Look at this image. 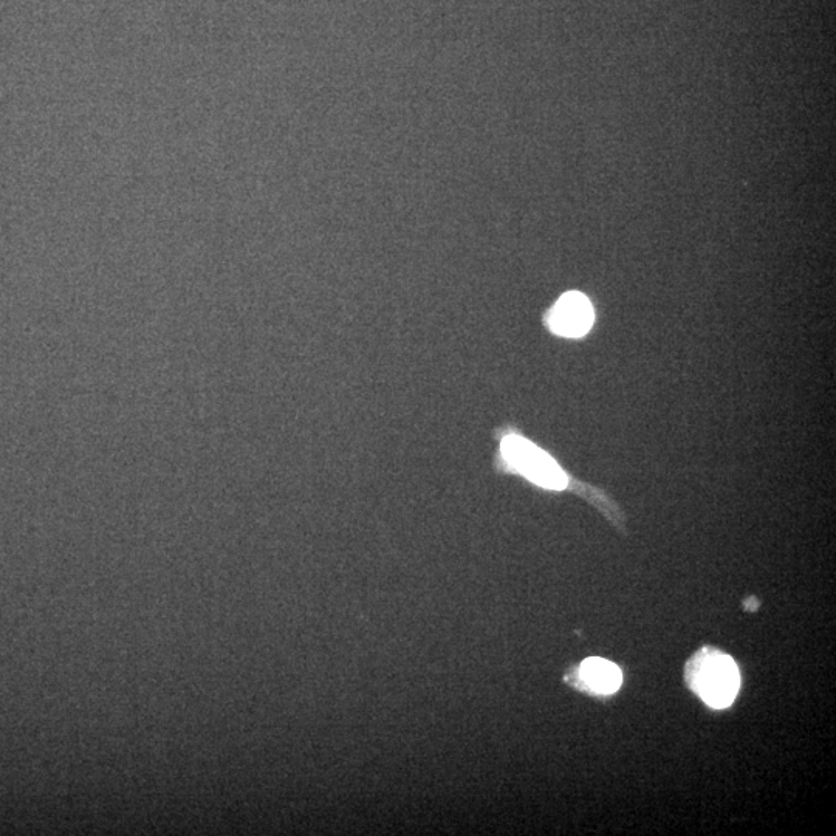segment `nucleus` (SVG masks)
Listing matches in <instances>:
<instances>
[{"mask_svg":"<svg viewBox=\"0 0 836 836\" xmlns=\"http://www.w3.org/2000/svg\"><path fill=\"white\" fill-rule=\"evenodd\" d=\"M501 453L511 470L518 471L539 487L561 491L569 485V477L555 459L524 437L516 434L505 437Z\"/></svg>","mask_w":836,"mask_h":836,"instance_id":"obj_2","label":"nucleus"},{"mask_svg":"<svg viewBox=\"0 0 836 836\" xmlns=\"http://www.w3.org/2000/svg\"><path fill=\"white\" fill-rule=\"evenodd\" d=\"M581 679L595 693L614 694L623 682L620 668L604 658L590 657L580 668Z\"/></svg>","mask_w":836,"mask_h":836,"instance_id":"obj_4","label":"nucleus"},{"mask_svg":"<svg viewBox=\"0 0 836 836\" xmlns=\"http://www.w3.org/2000/svg\"><path fill=\"white\" fill-rule=\"evenodd\" d=\"M547 319L550 329L556 335L581 338L592 329L595 312L583 293L570 292L559 298Z\"/></svg>","mask_w":836,"mask_h":836,"instance_id":"obj_3","label":"nucleus"},{"mask_svg":"<svg viewBox=\"0 0 836 836\" xmlns=\"http://www.w3.org/2000/svg\"><path fill=\"white\" fill-rule=\"evenodd\" d=\"M689 680L693 689L713 708H725L733 703L741 675L736 663L722 652L703 649L688 666Z\"/></svg>","mask_w":836,"mask_h":836,"instance_id":"obj_1","label":"nucleus"}]
</instances>
